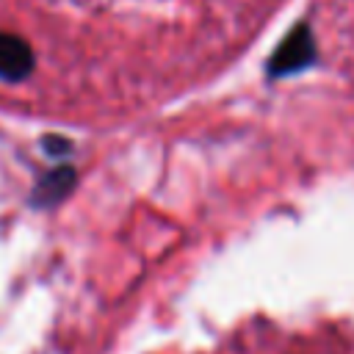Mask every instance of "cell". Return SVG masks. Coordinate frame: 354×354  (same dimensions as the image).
Returning a JSON list of instances; mask_svg holds the SVG:
<instances>
[{
  "label": "cell",
  "instance_id": "cell-2",
  "mask_svg": "<svg viewBox=\"0 0 354 354\" xmlns=\"http://www.w3.org/2000/svg\"><path fill=\"white\" fill-rule=\"evenodd\" d=\"M33 69V50L14 33H0V77L22 80Z\"/></svg>",
  "mask_w": 354,
  "mask_h": 354
},
{
  "label": "cell",
  "instance_id": "cell-3",
  "mask_svg": "<svg viewBox=\"0 0 354 354\" xmlns=\"http://www.w3.org/2000/svg\"><path fill=\"white\" fill-rule=\"evenodd\" d=\"M75 180H77V174H75L72 166H55V169H50V171L36 183L30 202H33L36 207H53V205H58V202L72 191Z\"/></svg>",
  "mask_w": 354,
  "mask_h": 354
},
{
  "label": "cell",
  "instance_id": "cell-1",
  "mask_svg": "<svg viewBox=\"0 0 354 354\" xmlns=\"http://www.w3.org/2000/svg\"><path fill=\"white\" fill-rule=\"evenodd\" d=\"M315 58V39L313 30L307 25H296L282 44L274 50L271 61H268V75L271 77H282V75H293L304 66H310Z\"/></svg>",
  "mask_w": 354,
  "mask_h": 354
},
{
  "label": "cell",
  "instance_id": "cell-4",
  "mask_svg": "<svg viewBox=\"0 0 354 354\" xmlns=\"http://www.w3.org/2000/svg\"><path fill=\"white\" fill-rule=\"evenodd\" d=\"M44 149L47 152H53V155H64V152H69V141L66 138H44Z\"/></svg>",
  "mask_w": 354,
  "mask_h": 354
}]
</instances>
